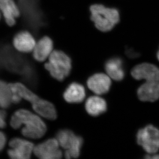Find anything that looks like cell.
<instances>
[{
	"label": "cell",
	"mask_w": 159,
	"mask_h": 159,
	"mask_svg": "<svg viewBox=\"0 0 159 159\" xmlns=\"http://www.w3.org/2000/svg\"><path fill=\"white\" fill-rule=\"evenodd\" d=\"M11 127L18 129L23 126L21 133L26 138L38 139L47 132L45 123L40 116L28 110L21 109L14 113L10 120Z\"/></svg>",
	"instance_id": "6da1fadb"
},
{
	"label": "cell",
	"mask_w": 159,
	"mask_h": 159,
	"mask_svg": "<svg viewBox=\"0 0 159 159\" xmlns=\"http://www.w3.org/2000/svg\"><path fill=\"white\" fill-rule=\"evenodd\" d=\"M90 11L91 19L96 29L101 32H109L120 21L119 11L114 8L96 4L90 6Z\"/></svg>",
	"instance_id": "7a4b0ae2"
},
{
	"label": "cell",
	"mask_w": 159,
	"mask_h": 159,
	"mask_svg": "<svg viewBox=\"0 0 159 159\" xmlns=\"http://www.w3.org/2000/svg\"><path fill=\"white\" fill-rule=\"evenodd\" d=\"M44 67L53 78L58 81H63L71 72L72 61L69 56L63 52L53 50Z\"/></svg>",
	"instance_id": "3957f363"
},
{
	"label": "cell",
	"mask_w": 159,
	"mask_h": 159,
	"mask_svg": "<svg viewBox=\"0 0 159 159\" xmlns=\"http://www.w3.org/2000/svg\"><path fill=\"white\" fill-rule=\"evenodd\" d=\"M56 139L60 147L65 149V158L71 159L80 156L83 143L81 137L76 135L72 131L65 129L58 131Z\"/></svg>",
	"instance_id": "277c9868"
},
{
	"label": "cell",
	"mask_w": 159,
	"mask_h": 159,
	"mask_svg": "<svg viewBox=\"0 0 159 159\" xmlns=\"http://www.w3.org/2000/svg\"><path fill=\"white\" fill-rule=\"evenodd\" d=\"M137 142L149 154L159 150V130L152 125L140 129L137 134Z\"/></svg>",
	"instance_id": "5b68a950"
},
{
	"label": "cell",
	"mask_w": 159,
	"mask_h": 159,
	"mask_svg": "<svg viewBox=\"0 0 159 159\" xmlns=\"http://www.w3.org/2000/svg\"><path fill=\"white\" fill-rule=\"evenodd\" d=\"M9 146L10 148L8 150V155L13 159H30L35 147L31 142L19 138L11 139Z\"/></svg>",
	"instance_id": "8992f818"
},
{
	"label": "cell",
	"mask_w": 159,
	"mask_h": 159,
	"mask_svg": "<svg viewBox=\"0 0 159 159\" xmlns=\"http://www.w3.org/2000/svg\"><path fill=\"white\" fill-rule=\"evenodd\" d=\"M60 145L56 138L50 139L34 147L33 153L42 159H59L62 156Z\"/></svg>",
	"instance_id": "52a82bcc"
},
{
	"label": "cell",
	"mask_w": 159,
	"mask_h": 159,
	"mask_svg": "<svg viewBox=\"0 0 159 159\" xmlns=\"http://www.w3.org/2000/svg\"><path fill=\"white\" fill-rule=\"evenodd\" d=\"M146 82L138 90L139 99L144 102H153L159 98V80H145Z\"/></svg>",
	"instance_id": "ba28073f"
},
{
	"label": "cell",
	"mask_w": 159,
	"mask_h": 159,
	"mask_svg": "<svg viewBox=\"0 0 159 159\" xmlns=\"http://www.w3.org/2000/svg\"><path fill=\"white\" fill-rule=\"evenodd\" d=\"M111 84L110 77L102 73L95 74L90 77L87 80L88 87L98 95L107 93Z\"/></svg>",
	"instance_id": "9c48e42d"
},
{
	"label": "cell",
	"mask_w": 159,
	"mask_h": 159,
	"mask_svg": "<svg viewBox=\"0 0 159 159\" xmlns=\"http://www.w3.org/2000/svg\"><path fill=\"white\" fill-rule=\"evenodd\" d=\"M14 48L20 52L30 53L33 52L36 44L34 36L28 31L19 32L13 39Z\"/></svg>",
	"instance_id": "30bf717a"
},
{
	"label": "cell",
	"mask_w": 159,
	"mask_h": 159,
	"mask_svg": "<svg viewBox=\"0 0 159 159\" xmlns=\"http://www.w3.org/2000/svg\"><path fill=\"white\" fill-rule=\"evenodd\" d=\"M0 11L9 26H14L16 19L20 16V10L15 0H0Z\"/></svg>",
	"instance_id": "8fae6325"
},
{
	"label": "cell",
	"mask_w": 159,
	"mask_h": 159,
	"mask_svg": "<svg viewBox=\"0 0 159 159\" xmlns=\"http://www.w3.org/2000/svg\"><path fill=\"white\" fill-rule=\"evenodd\" d=\"M131 74L137 80H159V69L151 63H143L137 65L132 69Z\"/></svg>",
	"instance_id": "7c38bea8"
},
{
	"label": "cell",
	"mask_w": 159,
	"mask_h": 159,
	"mask_svg": "<svg viewBox=\"0 0 159 159\" xmlns=\"http://www.w3.org/2000/svg\"><path fill=\"white\" fill-rule=\"evenodd\" d=\"M53 41L48 36H44L36 42L33 51V55L37 61L43 62L48 58L53 51Z\"/></svg>",
	"instance_id": "4fadbf2b"
},
{
	"label": "cell",
	"mask_w": 159,
	"mask_h": 159,
	"mask_svg": "<svg viewBox=\"0 0 159 159\" xmlns=\"http://www.w3.org/2000/svg\"><path fill=\"white\" fill-rule=\"evenodd\" d=\"M86 97V91L84 86L77 83H73L68 86L63 93L65 101L69 103H79Z\"/></svg>",
	"instance_id": "5bb4252c"
},
{
	"label": "cell",
	"mask_w": 159,
	"mask_h": 159,
	"mask_svg": "<svg viewBox=\"0 0 159 159\" xmlns=\"http://www.w3.org/2000/svg\"><path fill=\"white\" fill-rule=\"evenodd\" d=\"M36 113L42 117L50 120L57 118V111L52 103L44 99H40L36 104L32 105Z\"/></svg>",
	"instance_id": "9a60e30c"
},
{
	"label": "cell",
	"mask_w": 159,
	"mask_h": 159,
	"mask_svg": "<svg viewBox=\"0 0 159 159\" xmlns=\"http://www.w3.org/2000/svg\"><path fill=\"white\" fill-rule=\"evenodd\" d=\"M122 59L116 57L108 60L105 65L107 73L110 77L116 81L122 80L124 77L125 72Z\"/></svg>",
	"instance_id": "2e32d148"
},
{
	"label": "cell",
	"mask_w": 159,
	"mask_h": 159,
	"mask_svg": "<svg viewBox=\"0 0 159 159\" xmlns=\"http://www.w3.org/2000/svg\"><path fill=\"white\" fill-rule=\"evenodd\" d=\"M86 111L91 116H95L107 110V103L102 98L93 96L88 98L85 104Z\"/></svg>",
	"instance_id": "e0dca14e"
},
{
	"label": "cell",
	"mask_w": 159,
	"mask_h": 159,
	"mask_svg": "<svg viewBox=\"0 0 159 159\" xmlns=\"http://www.w3.org/2000/svg\"><path fill=\"white\" fill-rule=\"evenodd\" d=\"M12 93L9 84L0 80V107L7 108L12 103Z\"/></svg>",
	"instance_id": "ac0fdd59"
},
{
	"label": "cell",
	"mask_w": 159,
	"mask_h": 159,
	"mask_svg": "<svg viewBox=\"0 0 159 159\" xmlns=\"http://www.w3.org/2000/svg\"><path fill=\"white\" fill-rule=\"evenodd\" d=\"M6 125V113L0 110V128H4Z\"/></svg>",
	"instance_id": "d6986e66"
},
{
	"label": "cell",
	"mask_w": 159,
	"mask_h": 159,
	"mask_svg": "<svg viewBox=\"0 0 159 159\" xmlns=\"http://www.w3.org/2000/svg\"><path fill=\"white\" fill-rule=\"evenodd\" d=\"M6 137L2 131H0V152L3 150L6 144Z\"/></svg>",
	"instance_id": "ffe728a7"
},
{
	"label": "cell",
	"mask_w": 159,
	"mask_h": 159,
	"mask_svg": "<svg viewBox=\"0 0 159 159\" xmlns=\"http://www.w3.org/2000/svg\"><path fill=\"white\" fill-rule=\"evenodd\" d=\"M145 158L147 159H159V155H146Z\"/></svg>",
	"instance_id": "44dd1931"
},
{
	"label": "cell",
	"mask_w": 159,
	"mask_h": 159,
	"mask_svg": "<svg viewBox=\"0 0 159 159\" xmlns=\"http://www.w3.org/2000/svg\"><path fill=\"white\" fill-rule=\"evenodd\" d=\"M0 19H1V11H0Z\"/></svg>",
	"instance_id": "7402d4cb"
}]
</instances>
